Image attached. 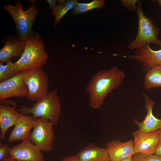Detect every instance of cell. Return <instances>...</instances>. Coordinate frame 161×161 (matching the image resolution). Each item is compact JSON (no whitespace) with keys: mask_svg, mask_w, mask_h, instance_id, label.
<instances>
[{"mask_svg":"<svg viewBox=\"0 0 161 161\" xmlns=\"http://www.w3.org/2000/svg\"><path fill=\"white\" fill-rule=\"evenodd\" d=\"M125 77L123 72L117 66L106 70H100L93 75L86 88L89 93L90 107L98 109L105 98L112 91L122 84Z\"/></svg>","mask_w":161,"mask_h":161,"instance_id":"obj_1","label":"cell"},{"mask_svg":"<svg viewBox=\"0 0 161 161\" xmlns=\"http://www.w3.org/2000/svg\"><path fill=\"white\" fill-rule=\"evenodd\" d=\"M25 43L22 54L20 59L15 63L17 73L35 68H41L48 58L45 49L44 41L38 33H34Z\"/></svg>","mask_w":161,"mask_h":161,"instance_id":"obj_2","label":"cell"},{"mask_svg":"<svg viewBox=\"0 0 161 161\" xmlns=\"http://www.w3.org/2000/svg\"><path fill=\"white\" fill-rule=\"evenodd\" d=\"M61 104L58 95V90L55 89L48 92L42 98L36 102L32 107L22 106L17 111L25 115L32 114L35 119L45 118L53 125L58 124L61 114Z\"/></svg>","mask_w":161,"mask_h":161,"instance_id":"obj_3","label":"cell"},{"mask_svg":"<svg viewBox=\"0 0 161 161\" xmlns=\"http://www.w3.org/2000/svg\"><path fill=\"white\" fill-rule=\"evenodd\" d=\"M3 9L10 14L14 22L18 40L25 42L34 33L33 25L39 10L35 5L24 10L19 1L14 6L11 4H6Z\"/></svg>","mask_w":161,"mask_h":161,"instance_id":"obj_4","label":"cell"},{"mask_svg":"<svg viewBox=\"0 0 161 161\" xmlns=\"http://www.w3.org/2000/svg\"><path fill=\"white\" fill-rule=\"evenodd\" d=\"M137 5L138 30L136 38L129 44V48L131 50H136L150 43L161 47V40L157 38L159 29L151 19L144 13L140 1H138Z\"/></svg>","mask_w":161,"mask_h":161,"instance_id":"obj_5","label":"cell"},{"mask_svg":"<svg viewBox=\"0 0 161 161\" xmlns=\"http://www.w3.org/2000/svg\"><path fill=\"white\" fill-rule=\"evenodd\" d=\"M28 92V100L37 102L48 92L49 79L47 74L41 68H35L27 70L24 76Z\"/></svg>","mask_w":161,"mask_h":161,"instance_id":"obj_6","label":"cell"},{"mask_svg":"<svg viewBox=\"0 0 161 161\" xmlns=\"http://www.w3.org/2000/svg\"><path fill=\"white\" fill-rule=\"evenodd\" d=\"M53 125L48 120L43 118L35 119L30 140L41 150L47 152L53 149L55 138Z\"/></svg>","mask_w":161,"mask_h":161,"instance_id":"obj_7","label":"cell"},{"mask_svg":"<svg viewBox=\"0 0 161 161\" xmlns=\"http://www.w3.org/2000/svg\"><path fill=\"white\" fill-rule=\"evenodd\" d=\"M26 71L18 72L12 77L0 82V101L12 97L27 96L28 89L24 81Z\"/></svg>","mask_w":161,"mask_h":161,"instance_id":"obj_8","label":"cell"},{"mask_svg":"<svg viewBox=\"0 0 161 161\" xmlns=\"http://www.w3.org/2000/svg\"><path fill=\"white\" fill-rule=\"evenodd\" d=\"M159 130L148 133L139 129L133 132V144L135 153H140L146 156L155 154L159 141Z\"/></svg>","mask_w":161,"mask_h":161,"instance_id":"obj_9","label":"cell"},{"mask_svg":"<svg viewBox=\"0 0 161 161\" xmlns=\"http://www.w3.org/2000/svg\"><path fill=\"white\" fill-rule=\"evenodd\" d=\"M41 151L30 139L25 140L10 148V157L19 161H45Z\"/></svg>","mask_w":161,"mask_h":161,"instance_id":"obj_10","label":"cell"},{"mask_svg":"<svg viewBox=\"0 0 161 161\" xmlns=\"http://www.w3.org/2000/svg\"><path fill=\"white\" fill-rule=\"evenodd\" d=\"M127 57L140 61L143 69L146 72L155 65H161V49L153 50L149 43L136 49L133 55Z\"/></svg>","mask_w":161,"mask_h":161,"instance_id":"obj_11","label":"cell"},{"mask_svg":"<svg viewBox=\"0 0 161 161\" xmlns=\"http://www.w3.org/2000/svg\"><path fill=\"white\" fill-rule=\"evenodd\" d=\"M142 95L144 98L146 115L142 122H140L136 119L133 121L138 126L139 129L143 132L148 133L157 131L161 129V119L157 118L153 114L155 102L148 95L145 93Z\"/></svg>","mask_w":161,"mask_h":161,"instance_id":"obj_12","label":"cell"},{"mask_svg":"<svg viewBox=\"0 0 161 161\" xmlns=\"http://www.w3.org/2000/svg\"><path fill=\"white\" fill-rule=\"evenodd\" d=\"M35 120L32 115L20 113L14 128L9 134L8 142L30 139V132L33 129Z\"/></svg>","mask_w":161,"mask_h":161,"instance_id":"obj_13","label":"cell"},{"mask_svg":"<svg viewBox=\"0 0 161 161\" xmlns=\"http://www.w3.org/2000/svg\"><path fill=\"white\" fill-rule=\"evenodd\" d=\"M131 139L125 142L113 140L106 144L111 161H120L133 156L135 153Z\"/></svg>","mask_w":161,"mask_h":161,"instance_id":"obj_14","label":"cell"},{"mask_svg":"<svg viewBox=\"0 0 161 161\" xmlns=\"http://www.w3.org/2000/svg\"><path fill=\"white\" fill-rule=\"evenodd\" d=\"M4 41V44L0 50V63L7 62L13 57H21L24 50L25 42L19 41L14 36L7 37Z\"/></svg>","mask_w":161,"mask_h":161,"instance_id":"obj_15","label":"cell"},{"mask_svg":"<svg viewBox=\"0 0 161 161\" xmlns=\"http://www.w3.org/2000/svg\"><path fill=\"white\" fill-rule=\"evenodd\" d=\"M79 161H111L106 147H100L89 143L78 152Z\"/></svg>","mask_w":161,"mask_h":161,"instance_id":"obj_16","label":"cell"},{"mask_svg":"<svg viewBox=\"0 0 161 161\" xmlns=\"http://www.w3.org/2000/svg\"><path fill=\"white\" fill-rule=\"evenodd\" d=\"M20 113L13 107L0 105V138H5L7 130L14 125Z\"/></svg>","mask_w":161,"mask_h":161,"instance_id":"obj_17","label":"cell"},{"mask_svg":"<svg viewBox=\"0 0 161 161\" xmlns=\"http://www.w3.org/2000/svg\"><path fill=\"white\" fill-rule=\"evenodd\" d=\"M144 86L146 90L161 87V65H155L146 72Z\"/></svg>","mask_w":161,"mask_h":161,"instance_id":"obj_18","label":"cell"},{"mask_svg":"<svg viewBox=\"0 0 161 161\" xmlns=\"http://www.w3.org/2000/svg\"><path fill=\"white\" fill-rule=\"evenodd\" d=\"M78 2L77 0H67L57 5L52 12L55 16L54 25H56L64 16L70 10L73 9Z\"/></svg>","mask_w":161,"mask_h":161,"instance_id":"obj_19","label":"cell"},{"mask_svg":"<svg viewBox=\"0 0 161 161\" xmlns=\"http://www.w3.org/2000/svg\"><path fill=\"white\" fill-rule=\"evenodd\" d=\"M105 4L104 0H93L89 3H81L77 4L73 9L72 16L83 13L95 9H100Z\"/></svg>","mask_w":161,"mask_h":161,"instance_id":"obj_20","label":"cell"},{"mask_svg":"<svg viewBox=\"0 0 161 161\" xmlns=\"http://www.w3.org/2000/svg\"><path fill=\"white\" fill-rule=\"evenodd\" d=\"M17 73L15 69V63L11 60L7 62L5 65L0 63V82L12 77Z\"/></svg>","mask_w":161,"mask_h":161,"instance_id":"obj_21","label":"cell"},{"mask_svg":"<svg viewBox=\"0 0 161 161\" xmlns=\"http://www.w3.org/2000/svg\"><path fill=\"white\" fill-rule=\"evenodd\" d=\"M132 157L133 161H161V156L156 154L146 156L140 153H135Z\"/></svg>","mask_w":161,"mask_h":161,"instance_id":"obj_22","label":"cell"},{"mask_svg":"<svg viewBox=\"0 0 161 161\" xmlns=\"http://www.w3.org/2000/svg\"><path fill=\"white\" fill-rule=\"evenodd\" d=\"M10 148L9 143H0V161L10 157Z\"/></svg>","mask_w":161,"mask_h":161,"instance_id":"obj_23","label":"cell"},{"mask_svg":"<svg viewBox=\"0 0 161 161\" xmlns=\"http://www.w3.org/2000/svg\"><path fill=\"white\" fill-rule=\"evenodd\" d=\"M137 0H122L120 1L123 6L129 10L134 12L136 11L137 6L136 4L138 1Z\"/></svg>","mask_w":161,"mask_h":161,"instance_id":"obj_24","label":"cell"},{"mask_svg":"<svg viewBox=\"0 0 161 161\" xmlns=\"http://www.w3.org/2000/svg\"><path fill=\"white\" fill-rule=\"evenodd\" d=\"M0 104H3L11 106L14 108L17 107V105L15 101L7 99L0 101Z\"/></svg>","mask_w":161,"mask_h":161,"instance_id":"obj_25","label":"cell"},{"mask_svg":"<svg viewBox=\"0 0 161 161\" xmlns=\"http://www.w3.org/2000/svg\"><path fill=\"white\" fill-rule=\"evenodd\" d=\"M159 141L155 154L161 156V129L159 130Z\"/></svg>","mask_w":161,"mask_h":161,"instance_id":"obj_26","label":"cell"},{"mask_svg":"<svg viewBox=\"0 0 161 161\" xmlns=\"http://www.w3.org/2000/svg\"><path fill=\"white\" fill-rule=\"evenodd\" d=\"M60 161H79L77 155L70 156L63 158Z\"/></svg>","mask_w":161,"mask_h":161,"instance_id":"obj_27","label":"cell"},{"mask_svg":"<svg viewBox=\"0 0 161 161\" xmlns=\"http://www.w3.org/2000/svg\"><path fill=\"white\" fill-rule=\"evenodd\" d=\"M46 1L48 2L49 7L51 10H52L57 5V0H47Z\"/></svg>","mask_w":161,"mask_h":161,"instance_id":"obj_28","label":"cell"},{"mask_svg":"<svg viewBox=\"0 0 161 161\" xmlns=\"http://www.w3.org/2000/svg\"><path fill=\"white\" fill-rule=\"evenodd\" d=\"M0 161H19L13 159L10 157L6 158Z\"/></svg>","mask_w":161,"mask_h":161,"instance_id":"obj_29","label":"cell"},{"mask_svg":"<svg viewBox=\"0 0 161 161\" xmlns=\"http://www.w3.org/2000/svg\"><path fill=\"white\" fill-rule=\"evenodd\" d=\"M120 161H133V157L132 156L130 157L126 158Z\"/></svg>","mask_w":161,"mask_h":161,"instance_id":"obj_30","label":"cell"},{"mask_svg":"<svg viewBox=\"0 0 161 161\" xmlns=\"http://www.w3.org/2000/svg\"><path fill=\"white\" fill-rule=\"evenodd\" d=\"M156 1L158 2L159 5L161 6V0H156Z\"/></svg>","mask_w":161,"mask_h":161,"instance_id":"obj_31","label":"cell"}]
</instances>
